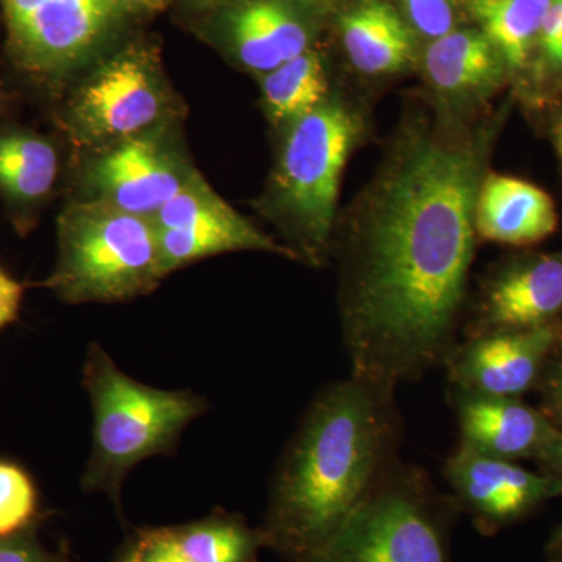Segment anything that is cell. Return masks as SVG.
Listing matches in <instances>:
<instances>
[{
  "instance_id": "obj_13",
  "label": "cell",
  "mask_w": 562,
  "mask_h": 562,
  "mask_svg": "<svg viewBox=\"0 0 562 562\" xmlns=\"http://www.w3.org/2000/svg\"><path fill=\"white\" fill-rule=\"evenodd\" d=\"M446 479L461 501L491 522H505L536 503L562 491L557 480L543 479L509 460L460 447L446 464Z\"/></svg>"
},
{
  "instance_id": "obj_31",
  "label": "cell",
  "mask_w": 562,
  "mask_h": 562,
  "mask_svg": "<svg viewBox=\"0 0 562 562\" xmlns=\"http://www.w3.org/2000/svg\"><path fill=\"white\" fill-rule=\"evenodd\" d=\"M195 9H217L222 3L228 2V0H188Z\"/></svg>"
},
{
  "instance_id": "obj_5",
  "label": "cell",
  "mask_w": 562,
  "mask_h": 562,
  "mask_svg": "<svg viewBox=\"0 0 562 562\" xmlns=\"http://www.w3.org/2000/svg\"><path fill=\"white\" fill-rule=\"evenodd\" d=\"M288 127L265 201L266 214L295 244V254L321 262L360 121L341 102L327 99Z\"/></svg>"
},
{
  "instance_id": "obj_10",
  "label": "cell",
  "mask_w": 562,
  "mask_h": 562,
  "mask_svg": "<svg viewBox=\"0 0 562 562\" xmlns=\"http://www.w3.org/2000/svg\"><path fill=\"white\" fill-rule=\"evenodd\" d=\"M158 233L162 273L191 262L228 254L257 250L297 258L288 247L273 241L249 220L233 210L201 172L154 216Z\"/></svg>"
},
{
  "instance_id": "obj_29",
  "label": "cell",
  "mask_w": 562,
  "mask_h": 562,
  "mask_svg": "<svg viewBox=\"0 0 562 562\" xmlns=\"http://www.w3.org/2000/svg\"><path fill=\"white\" fill-rule=\"evenodd\" d=\"M128 11H151L161 9L165 0H121Z\"/></svg>"
},
{
  "instance_id": "obj_17",
  "label": "cell",
  "mask_w": 562,
  "mask_h": 562,
  "mask_svg": "<svg viewBox=\"0 0 562 562\" xmlns=\"http://www.w3.org/2000/svg\"><path fill=\"white\" fill-rule=\"evenodd\" d=\"M339 24L347 57L362 74L398 72L416 57V32L384 0H360L342 14Z\"/></svg>"
},
{
  "instance_id": "obj_27",
  "label": "cell",
  "mask_w": 562,
  "mask_h": 562,
  "mask_svg": "<svg viewBox=\"0 0 562 562\" xmlns=\"http://www.w3.org/2000/svg\"><path fill=\"white\" fill-rule=\"evenodd\" d=\"M539 38L550 61L562 66V0H552L550 3L542 21Z\"/></svg>"
},
{
  "instance_id": "obj_23",
  "label": "cell",
  "mask_w": 562,
  "mask_h": 562,
  "mask_svg": "<svg viewBox=\"0 0 562 562\" xmlns=\"http://www.w3.org/2000/svg\"><path fill=\"white\" fill-rule=\"evenodd\" d=\"M38 497L29 473L0 461V538L16 535L35 520Z\"/></svg>"
},
{
  "instance_id": "obj_3",
  "label": "cell",
  "mask_w": 562,
  "mask_h": 562,
  "mask_svg": "<svg viewBox=\"0 0 562 562\" xmlns=\"http://www.w3.org/2000/svg\"><path fill=\"white\" fill-rule=\"evenodd\" d=\"M83 386L92 406V447L81 487L120 502L125 476L157 454H171L181 432L209 409L191 391H165L133 380L99 344L83 364Z\"/></svg>"
},
{
  "instance_id": "obj_34",
  "label": "cell",
  "mask_w": 562,
  "mask_h": 562,
  "mask_svg": "<svg viewBox=\"0 0 562 562\" xmlns=\"http://www.w3.org/2000/svg\"><path fill=\"white\" fill-rule=\"evenodd\" d=\"M557 395H558V401H560L561 406H562V368L560 369V372H558Z\"/></svg>"
},
{
  "instance_id": "obj_18",
  "label": "cell",
  "mask_w": 562,
  "mask_h": 562,
  "mask_svg": "<svg viewBox=\"0 0 562 562\" xmlns=\"http://www.w3.org/2000/svg\"><path fill=\"white\" fill-rule=\"evenodd\" d=\"M502 61L501 54L480 29H454L431 41L425 69L438 90L461 94L494 83Z\"/></svg>"
},
{
  "instance_id": "obj_7",
  "label": "cell",
  "mask_w": 562,
  "mask_h": 562,
  "mask_svg": "<svg viewBox=\"0 0 562 562\" xmlns=\"http://www.w3.org/2000/svg\"><path fill=\"white\" fill-rule=\"evenodd\" d=\"M172 92L160 61L147 47L132 46L102 60L74 91L66 124L83 146H113L168 127Z\"/></svg>"
},
{
  "instance_id": "obj_24",
  "label": "cell",
  "mask_w": 562,
  "mask_h": 562,
  "mask_svg": "<svg viewBox=\"0 0 562 562\" xmlns=\"http://www.w3.org/2000/svg\"><path fill=\"white\" fill-rule=\"evenodd\" d=\"M416 35L438 40L457 29L461 0H398Z\"/></svg>"
},
{
  "instance_id": "obj_8",
  "label": "cell",
  "mask_w": 562,
  "mask_h": 562,
  "mask_svg": "<svg viewBox=\"0 0 562 562\" xmlns=\"http://www.w3.org/2000/svg\"><path fill=\"white\" fill-rule=\"evenodd\" d=\"M305 562H447L441 535L419 494L379 487Z\"/></svg>"
},
{
  "instance_id": "obj_4",
  "label": "cell",
  "mask_w": 562,
  "mask_h": 562,
  "mask_svg": "<svg viewBox=\"0 0 562 562\" xmlns=\"http://www.w3.org/2000/svg\"><path fill=\"white\" fill-rule=\"evenodd\" d=\"M165 279L149 217L80 199L58 220V260L43 286L63 302L116 303L147 295Z\"/></svg>"
},
{
  "instance_id": "obj_25",
  "label": "cell",
  "mask_w": 562,
  "mask_h": 562,
  "mask_svg": "<svg viewBox=\"0 0 562 562\" xmlns=\"http://www.w3.org/2000/svg\"><path fill=\"white\" fill-rule=\"evenodd\" d=\"M0 562H69L61 552L40 541L33 524L16 535L0 538Z\"/></svg>"
},
{
  "instance_id": "obj_33",
  "label": "cell",
  "mask_w": 562,
  "mask_h": 562,
  "mask_svg": "<svg viewBox=\"0 0 562 562\" xmlns=\"http://www.w3.org/2000/svg\"><path fill=\"white\" fill-rule=\"evenodd\" d=\"M122 562H144L143 558H140L138 547H133V549H131V552H127V554H125L124 560H122Z\"/></svg>"
},
{
  "instance_id": "obj_22",
  "label": "cell",
  "mask_w": 562,
  "mask_h": 562,
  "mask_svg": "<svg viewBox=\"0 0 562 562\" xmlns=\"http://www.w3.org/2000/svg\"><path fill=\"white\" fill-rule=\"evenodd\" d=\"M168 530L180 552L194 562H250L254 557V536L232 520L210 519Z\"/></svg>"
},
{
  "instance_id": "obj_21",
  "label": "cell",
  "mask_w": 562,
  "mask_h": 562,
  "mask_svg": "<svg viewBox=\"0 0 562 562\" xmlns=\"http://www.w3.org/2000/svg\"><path fill=\"white\" fill-rule=\"evenodd\" d=\"M327 90L324 60L310 49L262 76V105L272 124L290 125L327 101Z\"/></svg>"
},
{
  "instance_id": "obj_12",
  "label": "cell",
  "mask_w": 562,
  "mask_h": 562,
  "mask_svg": "<svg viewBox=\"0 0 562 562\" xmlns=\"http://www.w3.org/2000/svg\"><path fill=\"white\" fill-rule=\"evenodd\" d=\"M557 339L552 325L473 336L447 358L450 380L462 395L516 397L535 382Z\"/></svg>"
},
{
  "instance_id": "obj_6",
  "label": "cell",
  "mask_w": 562,
  "mask_h": 562,
  "mask_svg": "<svg viewBox=\"0 0 562 562\" xmlns=\"http://www.w3.org/2000/svg\"><path fill=\"white\" fill-rule=\"evenodd\" d=\"M11 60L60 83L111 46L128 10L121 0H0Z\"/></svg>"
},
{
  "instance_id": "obj_26",
  "label": "cell",
  "mask_w": 562,
  "mask_h": 562,
  "mask_svg": "<svg viewBox=\"0 0 562 562\" xmlns=\"http://www.w3.org/2000/svg\"><path fill=\"white\" fill-rule=\"evenodd\" d=\"M135 546L144 562H194L180 552L168 528L144 532Z\"/></svg>"
},
{
  "instance_id": "obj_30",
  "label": "cell",
  "mask_w": 562,
  "mask_h": 562,
  "mask_svg": "<svg viewBox=\"0 0 562 562\" xmlns=\"http://www.w3.org/2000/svg\"><path fill=\"white\" fill-rule=\"evenodd\" d=\"M546 452L552 457L554 464L562 472V436H557L547 447Z\"/></svg>"
},
{
  "instance_id": "obj_11",
  "label": "cell",
  "mask_w": 562,
  "mask_h": 562,
  "mask_svg": "<svg viewBox=\"0 0 562 562\" xmlns=\"http://www.w3.org/2000/svg\"><path fill=\"white\" fill-rule=\"evenodd\" d=\"M317 0H228L214 9L206 35L228 58L265 74L312 49Z\"/></svg>"
},
{
  "instance_id": "obj_14",
  "label": "cell",
  "mask_w": 562,
  "mask_h": 562,
  "mask_svg": "<svg viewBox=\"0 0 562 562\" xmlns=\"http://www.w3.org/2000/svg\"><path fill=\"white\" fill-rule=\"evenodd\" d=\"M561 310L562 258H538L492 281L484 299L482 335L546 327Z\"/></svg>"
},
{
  "instance_id": "obj_2",
  "label": "cell",
  "mask_w": 562,
  "mask_h": 562,
  "mask_svg": "<svg viewBox=\"0 0 562 562\" xmlns=\"http://www.w3.org/2000/svg\"><path fill=\"white\" fill-rule=\"evenodd\" d=\"M390 403L353 376L321 392L277 471L273 542L308 557L379 490L395 438Z\"/></svg>"
},
{
  "instance_id": "obj_15",
  "label": "cell",
  "mask_w": 562,
  "mask_h": 562,
  "mask_svg": "<svg viewBox=\"0 0 562 562\" xmlns=\"http://www.w3.org/2000/svg\"><path fill=\"white\" fill-rule=\"evenodd\" d=\"M458 416L461 446L502 460L546 450L557 438L542 416L513 398L462 395Z\"/></svg>"
},
{
  "instance_id": "obj_19",
  "label": "cell",
  "mask_w": 562,
  "mask_h": 562,
  "mask_svg": "<svg viewBox=\"0 0 562 562\" xmlns=\"http://www.w3.org/2000/svg\"><path fill=\"white\" fill-rule=\"evenodd\" d=\"M60 158L54 144L38 133L0 132V192L14 206L33 209L57 181Z\"/></svg>"
},
{
  "instance_id": "obj_9",
  "label": "cell",
  "mask_w": 562,
  "mask_h": 562,
  "mask_svg": "<svg viewBox=\"0 0 562 562\" xmlns=\"http://www.w3.org/2000/svg\"><path fill=\"white\" fill-rule=\"evenodd\" d=\"M198 172L160 128L98 150L83 172L85 199L154 220Z\"/></svg>"
},
{
  "instance_id": "obj_16",
  "label": "cell",
  "mask_w": 562,
  "mask_h": 562,
  "mask_svg": "<svg viewBox=\"0 0 562 562\" xmlns=\"http://www.w3.org/2000/svg\"><path fill=\"white\" fill-rule=\"evenodd\" d=\"M553 199L516 177L490 176L476 198L475 231L490 241L527 246L557 231Z\"/></svg>"
},
{
  "instance_id": "obj_1",
  "label": "cell",
  "mask_w": 562,
  "mask_h": 562,
  "mask_svg": "<svg viewBox=\"0 0 562 562\" xmlns=\"http://www.w3.org/2000/svg\"><path fill=\"white\" fill-rule=\"evenodd\" d=\"M482 168L476 139L419 138L380 183L344 312L355 380L391 394L452 353Z\"/></svg>"
},
{
  "instance_id": "obj_32",
  "label": "cell",
  "mask_w": 562,
  "mask_h": 562,
  "mask_svg": "<svg viewBox=\"0 0 562 562\" xmlns=\"http://www.w3.org/2000/svg\"><path fill=\"white\" fill-rule=\"evenodd\" d=\"M554 144H557V149L560 151L562 158V114L560 120H558L557 125H554Z\"/></svg>"
},
{
  "instance_id": "obj_20",
  "label": "cell",
  "mask_w": 562,
  "mask_h": 562,
  "mask_svg": "<svg viewBox=\"0 0 562 562\" xmlns=\"http://www.w3.org/2000/svg\"><path fill=\"white\" fill-rule=\"evenodd\" d=\"M552 0H468L480 31L512 69L522 68Z\"/></svg>"
},
{
  "instance_id": "obj_28",
  "label": "cell",
  "mask_w": 562,
  "mask_h": 562,
  "mask_svg": "<svg viewBox=\"0 0 562 562\" xmlns=\"http://www.w3.org/2000/svg\"><path fill=\"white\" fill-rule=\"evenodd\" d=\"M24 286L0 268V328L7 327L20 314Z\"/></svg>"
}]
</instances>
